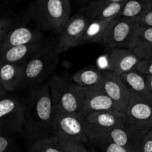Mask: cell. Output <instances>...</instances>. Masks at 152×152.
<instances>
[{
	"instance_id": "cell-1",
	"label": "cell",
	"mask_w": 152,
	"mask_h": 152,
	"mask_svg": "<svg viewBox=\"0 0 152 152\" xmlns=\"http://www.w3.org/2000/svg\"><path fill=\"white\" fill-rule=\"evenodd\" d=\"M25 106L27 136L36 140L51 135L53 108L48 82L31 88Z\"/></svg>"
},
{
	"instance_id": "cell-2",
	"label": "cell",
	"mask_w": 152,
	"mask_h": 152,
	"mask_svg": "<svg viewBox=\"0 0 152 152\" xmlns=\"http://www.w3.org/2000/svg\"><path fill=\"white\" fill-rule=\"evenodd\" d=\"M28 13L39 31L59 34L71 18V5L68 0H39L32 3Z\"/></svg>"
},
{
	"instance_id": "cell-3",
	"label": "cell",
	"mask_w": 152,
	"mask_h": 152,
	"mask_svg": "<svg viewBox=\"0 0 152 152\" xmlns=\"http://www.w3.org/2000/svg\"><path fill=\"white\" fill-rule=\"evenodd\" d=\"M56 42H45L41 49L23 64V79L21 88H33L43 82L54 71L59 60Z\"/></svg>"
},
{
	"instance_id": "cell-4",
	"label": "cell",
	"mask_w": 152,
	"mask_h": 152,
	"mask_svg": "<svg viewBox=\"0 0 152 152\" xmlns=\"http://www.w3.org/2000/svg\"><path fill=\"white\" fill-rule=\"evenodd\" d=\"M48 83L53 110L82 116L75 83L61 76H53Z\"/></svg>"
},
{
	"instance_id": "cell-5",
	"label": "cell",
	"mask_w": 152,
	"mask_h": 152,
	"mask_svg": "<svg viewBox=\"0 0 152 152\" xmlns=\"http://www.w3.org/2000/svg\"><path fill=\"white\" fill-rule=\"evenodd\" d=\"M88 123L82 116L53 110L52 135L71 141L86 142Z\"/></svg>"
},
{
	"instance_id": "cell-6",
	"label": "cell",
	"mask_w": 152,
	"mask_h": 152,
	"mask_svg": "<svg viewBox=\"0 0 152 152\" xmlns=\"http://www.w3.org/2000/svg\"><path fill=\"white\" fill-rule=\"evenodd\" d=\"M140 27L138 19L116 17L108 25L102 45L107 49L129 48L134 34Z\"/></svg>"
},
{
	"instance_id": "cell-7",
	"label": "cell",
	"mask_w": 152,
	"mask_h": 152,
	"mask_svg": "<svg viewBox=\"0 0 152 152\" xmlns=\"http://www.w3.org/2000/svg\"><path fill=\"white\" fill-rule=\"evenodd\" d=\"M82 117L91 113L117 111L111 99L99 87L85 88L76 85Z\"/></svg>"
},
{
	"instance_id": "cell-8",
	"label": "cell",
	"mask_w": 152,
	"mask_h": 152,
	"mask_svg": "<svg viewBox=\"0 0 152 152\" xmlns=\"http://www.w3.org/2000/svg\"><path fill=\"white\" fill-rule=\"evenodd\" d=\"M88 24L89 20L84 15L71 16L59 34V39L56 42L57 53L60 54L82 44Z\"/></svg>"
},
{
	"instance_id": "cell-9",
	"label": "cell",
	"mask_w": 152,
	"mask_h": 152,
	"mask_svg": "<svg viewBox=\"0 0 152 152\" xmlns=\"http://www.w3.org/2000/svg\"><path fill=\"white\" fill-rule=\"evenodd\" d=\"M98 87L112 100L117 111L126 113L131 93L120 76L110 71H105L103 80Z\"/></svg>"
},
{
	"instance_id": "cell-10",
	"label": "cell",
	"mask_w": 152,
	"mask_h": 152,
	"mask_svg": "<svg viewBox=\"0 0 152 152\" xmlns=\"http://www.w3.org/2000/svg\"><path fill=\"white\" fill-rule=\"evenodd\" d=\"M130 126L144 130H152V103L131 94L126 113Z\"/></svg>"
},
{
	"instance_id": "cell-11",
	"label": "cell",
	"mask_w": 152,
	"mask_h": 152,
	"mask_svg": "<svg viewBox=\"0 0 152 152\" xmlns=\"http://www.w3.org/2000/svg\"><path fill=\"white\" fill-rule=\"evenodd\" d=\"M105 131L115 143L129 152H140L141 140L149 130L138 129L127 124L123 127Z\"/></svg>"
},
{
	"instance_id": "cell-12",
	"label": "cell",
	"mask_w": 152,
	"mask_h": 152,
	"mask_svg": "<svg viewBox=\"0 0 152 152\" xmlns=\"http://www.w3.org/2000/svg\"><path fill=\"white\" fill-rule=\"evenodd\" d=\"M126 2V0H100L91 1L85 7V16L89 21L114 19L119 16Z\"/></svg>"
},
{
	"instance_id": "cell-13",
	"label": "cell",
	"mask_w": 152,
	"mask_h": 152,
	"mask_svg": "<svg viewBox=\"0 0 152 152\" xmlns=\"http://www.w3.org/2000/svg\"><path fill=\"white\" fill-rule=\"evenodd\" d=\"M140 60L134 50L126 48L111 49L108 53L110 71L119 76L136 71Z\"/></svg>"
},
{
	"instance_id": "cell-14",
	"label": "cell",
	"mask_w": 152,
	"mask_h": 152,
	"mask_svg": "<svg viewBox=\"0 0 152 152\" xmlns=\"http://www.w3.org/2000/svg\"><path fill=\"white\" fill-rule=\"evenodd\" d=\"M0 121L14 130H21L25 125V106L11 98L0 100Z\"/></svg>"
},
{
	"instance_id": "cell-15",
	"label": "cell",
	"mask_w": 152,
	"mask_h": 152,
	"mask_svg": "<svg viewBox=\"0 0 152 152\" xmlns=\"http://www.w3.org/2000/svg\"><path fill=\"white\" fill-rule=\"evenodd\" d=\"M87 123L104 130L123 127L127 125L126 115L118 111H105L91 113L85 116Z\"/></svg>"
},
{
	"instance_id": "cell-16",
	"label": "cell",
	"mask_w": 152,
	"mask_h": 152,
	"mask_svg": "<svg viewBox=\"0 0 152 152\" xmlns=\"http://www.w3.org/2000/svg\"><path fill=\"white\" fill-rule=\"evenodd\" d=\"M45 42L42 39L29 44L7 48L4 53L6 63L23 65L42 48Z\"/></svg>"
},
{
	"instance_id": "cell-17",
	"label": "cell",
	"mask_w": 152,
	"mask_h": 152,
	"mask_svg": "<svg viewBox=\"0 0 152 152\" xmlns=\"http://www.w3.org/2000/svg\"><path fill=\"white\" fill-rule=\"evenodd\" d=\"M120 77L131 94H134L143 100L152 103V94L148 88L146 76L142 75L137 71H133L122 74Z\"/></svg>"
},
{
	"instance_id": "cell-18",
	"label": "cell",
	"mask_w": 152,
	"mask_h": 152,
	"mask_svg": "<svg viewBox=\"0 0 152 152\" xmlns=\"http://www.w3.org/2000/svg\"><path fill=\"white\" fill-rule=\"evenodd\" d=\"M87 138L88 141L103 152H129L115 143L105 130L88 123L87 126Z\"/></svg>"
},
{
	"instance_id": "cell-19",
	"label": "cell",
	"mask_w": 152,
	"mask_h": 152,
	"mask_svg": "<svg viewBox=\"0 0 152 152\" xmlns=\"http://www.w3.org/2000/svg\"><path fill=\"white\" fill-rule=\"evenodd\" d=\"M23 79V65L4 63L0 67V81L4 89L16 90L21 87Z\"/></svg>"
},
{
	"instance_id": "cell-20",
	"label": "cell",
	"mask_w": 152,
	"mask_h": 152,
	"mask_svg": "<svg viewBox=\"0 0 152 152\" xmlns=\"http://www.w3.org/2000/svg\"><path fill=\"white\" fill-rule=\"evenodd\" d=\"M42 39L41 31L38 28L19 27L7 35L5 42L6 49L14 46L23 45Z\"/></svg>"
},
{
	"instance_id": "cell-21",
	"label": "cell",
	"mask_w": 152,
	"mask_h": 152,
	"mask_svg": "<svg viewBox=\"0 0 152 152\" xmlns=\"http://www.w3.org/2000/svg\"><path fill=\"white\" fill-rule=\"evenodd\" d=\"M104 72L97 68H86L73 75V82L80 87H98L104 78Z\"/></svg>"
},
{
	"instance_id": "cell-22",
	"label": "cell",
	"mask_w": 152,
	"mask_h": 152,
	"mask_svg": "<svg viewBox=\"0 0 152 152\" xmlns=\"http://www.w3.org/2000/svg\"><path fill=\"white\" fill-rule=\"evenodd\" d=\"M113 19H114L89 21V24L83 37V43L91 42L102 44L107 28Z\"/></svg>"
},
{
	"instance_id": "cell-23",
	"label": "cell",
	"mask_w": 152,
	"mask_h": 152,
	"mask_svg": "<svg viewBox=\"0 0 152 152\" xmlns=\"http://www.w3.org/2000/svg\"><path fill=\"white\" fill-rule=\"evenodd\" d=\"M28 152H66L60 138L48 135L33 142Z\"/></svg>"
},
{
	"instance_id": "cell-24",
	"label": "cell",
	"mask_w": 152,
	"mask_h": 152,
	"mask_svg": "<svg viewBox=\"0 0 152 152\" xmlns=\"http://www.w3.org/2000/svg\"><path fill=\"white\" fill-rule=\"evenodd\" d=\"M152 0H130L126 1L117 17L129 18V19H138L151 8Z\"/></svg>"
},
{
	"instance_id": "cell-25",
	"label": "cell",
	"mask_w": 152,
	"mask_h": 152,
	"mask_svg": "<svg viewBox=\"0 0 152 152\" xmlns=\"http://www.w3.org/2000/svg\"><path fill=\"white\" fill-rule=\"evenodd\" d=\"M152 43V28L140 26L134 34L129 48L134 50L137 48Z\"/></svg>"
},
{
	"instance_id": "cell-26",
	"label": "cell",
	"mask_w": 152,
	"mask_h": 152,
	"mask_svg": "<svg viewBox=\"0 0 152 152\" xmlns=\"http://www.w3.org/2000/svg\"><path fill=\"white\" fill-rule=\"evenodd\" d=\"M64 148L66 152H93L88 149L83 142L79 141H71L61 139Z\"/></svg>"
},
{
	"instance_id": "cell-27",
	"label": "cell",
	"mask_w": 152,
	"mask_h": 152,
	"mask_svg": "<svg viewBox=\"0 0 152 152\" xmlns=\"http://www.w3.org/2000/svg\"><path fill=\"white\" fill-rule=\"evenodd\" d=\"M136 71L144 76H152V58L141 59Z\"/></svg>"
},
{
	"instance_id": "cell-28",
	"label": "cell",
	"mask_w": 152,
	"mask_h": 152,
	"mask_svg": "<svg viewBox=\"0 0 152 152\" xmlns=\"http://www.w3.org/2000/svg\"><path fill=\"white\" fill-rule=\"evenodd\" d=\"M134 52L141 59L152 58V43L140 46V47L135 48L134 50Z\"/></svg>"
},
{
	"instance_id": "cell-29",
	"label": "cell",
	"mask_w": 152,
	"mask_h": 152,
	"mask_svg": "<svg viewBox=\"0 0 152 152\" xmlns=\"http://www.w3.org/2000/svg\"><path fill=\"white\" fill-rule=\"evenodd\" d=\"M140 152H152V130H149L142 139Z\"/></svg>"
},
{
	"instance_id": "cell-30",
	"label": "cell",
	"mask_w": 152,
	"mask_h": 152,
	"mask_svg": "<svg viewBox=\"0 0 152 152\" xmlns=\"http://www.w3.org/2000/svg\"><path fill=\"white\" fill-rule=\"evenodd\" d=\"M140 26L152 28V9L147 10L139 19Z\"/></svg>"
},
{
	"instance_id": "cell-31",
	"label": "cell",
	"mask_w": 152,
	"mask_h": 152,
	"mask_svg": "<svg viewBox=\"0 0 152 152\" xmlns=\"http://www.w3.org/2000/svg\"><path fill=\"white\" fill-rule=\"evenodd\" d=\"M9 145L8 140L4 137L0 136V152H4Z\"/></svg>"
},
{
	"instance_id": "cell-32",
	"label": "cell",
	"mask_w": 152,
	"mask_h": 152,
	"mask_svg": "<svg viewBox=\"0 0 152 152\" xmlns=\"http://www.w3.org/2000/svg\"><path fill=\"white\" fill-rule=\"evenodd\" d=\"M146 80H147V83H148V88H149L150 91L152 94V76H146Z\"/></svg>"
},
{
	"instance_id": "cell-33",
	"label": "cell",
	"mask_w": 152,
	"mask_h": 152,
	"mask_svg": "<svg viewBox=\"0 0 152 152\" xmlns=\"http://www.w3.org/2000/svg\"><path fill=\"white\" fill-rule=\"evenodd\" d=\"M9 25V22H0V32L4 31V28Z\"/></svg>"
},
{
	"instance_id": "cell-34",
	"label": "cell",
	"mask_w": 152,
	"mask_h": 152,
	"mask_svg": "<svg viewBox=\"0 0 152 152\" xmlns=\"http://www.w3.org/2000/svg\"><path fill=\"white\" fill-rule=\"evenodd\" d=\"M4 36H5V31H3L1 32H0V41L1 40V39L4 37Z\"/></svg>"
},
{
	"instance_id": "cell-35",
	"label": "cell",
	"mask_w": 152,
	"mask_h": 152,
	"mask_svg": "<svg viewBox=\"0 0 152 152\" xmlns=\"http://www.w3.org/2000/svg\"><path fill=\"white\" fill-rule=\"evenodd\" d=\"M151 9H152V5H151Z\"/></svg>"
}]
</instances>
